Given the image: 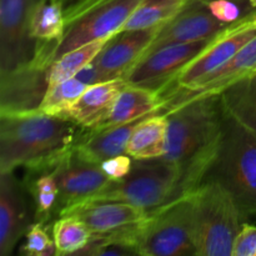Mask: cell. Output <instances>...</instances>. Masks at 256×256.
I'll use <instances>...</instances> for the list:
<instances>
[{
    "mask_svg": "<svg viewBox=\"0 0 256 256\" xmlns=\"http://www.w3.org/2000/svg\"><path fill=\"white\" fill-rule=\"evenodd\" d=\"M165 115L169 125L162 159L176 165L180 172L176 199L194 192L204 182L222 140L224 109L220 95H214L188 102Z\"/></svg>",
    "mask_w": 256,
    "mask_h": 256,
    "instance_id": "obj_1",
    "label": "cell"
},
{
    "mask_svg": "<svg viewBox=\"0 0 256 256\" xmlns=\"http://www.w3.org/2000/svg\"><path fill=\"white\" fill-rule=\"evenodd\" d=\"M84 128L40 110L0 114V174L19 166L29 175L52 172L72 149Z\"/></svg>",
    "mask_w": 256,
    "mask_h": 256,
    "instance_id": "obj_2",
    "label": "cell"
},
{
    "mask_svg": "<svg viewBox=\"0 0 256 256\" xmlns=\"http://www.w3.org/2000/svg\"><path fill=\"white\" fill-rule=\"evenodd\" d=\"M205 182L224 188L245 222L256 218V136L225 112L219 149Z\"/></svg>",
    "mask_w": 256,
    "mask_h": 256,
    "instance_id": "obj_3",
    "label": "cell"
},
{
    "mask_svg": "<svg viewBox=\"0 0 256 256\" xmlns=\"http://www.w3.org/2000/svg\"><path fill=\"white\" fill-rule=\"evenodd\" d=\"M192 232L196 255L232 256L245 219L232 195L214 182H205L190 194Z\"/></svg>",
    "mask_w": 256,
    "mask_h": 256,
    "instance_id": "obj_4",
    "label": "cell"
},
{
    "mask_svg": "<svg viewBox=\"0 0 256 256\" xmlns=\"http://www.w3.org/2000/svg\"><path fill=\"white\" fill-rule=\"evenodd\" d=\"M125 234L138 255H196L192 242L190 195L176 198L148 212L144 220L125 228Z\"/></svg>",
    "mask_w": 256,
    "mask_h": 256,
    "instance_id": "obj_5",
    "label": "cell"
},
{
    "mask_svg": "<svg viewBox=\"0 0 256 256\" xmlns=\"http://www.w3.org/2000/svg\"><path fill=\"white\" fill-rule=\"evenodd\" d=\"M176 165L164 159L134 160L132 169L124 179L112 182L88 202H122L146 212L172 202L179 184Z\"/></svg>",
    "mask_w": 256,
    "mask_h": 256,
    "instance_id": "obj_6",
    "label": "cell"
},
{
    "mask_svg": "<svg viewBox=\"0 0 256 256\" xmlns=\"http://www.w3.org/2000/svg\"><path fill=\"white\" fill-rule=\"evenodd\" d=\"M54 52L52 46L38 45L29 62L0 72V114L39 110L49 88L48 72L55 59Z\"/></svg>",
    "mask_w": 256,
    "mask_h": 256,
    "instance_id": "obj_7",
    "label": "cell"
},
{
    "mask_svg": "<svg viewBox=\"0 0 256 256\" xmlns=\"http://www.w3.org/2000/svg\"><path fill=\"white\" fill-rule=\"evenodd\" d=\"M256 36V9L228 24L209 40L205 49L188 62L162 90L185 88L224 65Z\"/></svg>",
    "mask_w": 256,
    "mask_h": 256,
    "instance_id": "obj_8",
    "label": "cell"
},
{
    "mask_svg": "<svg viewBox=\"0 0 256 256\" xmlns=\"http://www.w3.org/2000/svg\"><path fill=\"white\" fill-rule=\"evenodd\" d=\"M256 72V36L248 42L232 59L194 84L160 92L162 108L158 112L168 114L182 105L206 96L220 95L235 82Z\"/></svg>",
    "mask_w": 256,
    "mask_h": 256,
    "instance_id": "obj_9",
    "label": "cell"
},
{
    "mask_svg": "<svg viewBox=\"0 0 256 256\" xmlns=\"http://www.w3.org/2000/svg\"><path fill=\"white\" fill-rule=\"evenodd\" d=\"M142 0H106L68 25L55 59L86 42L112 38L122 32L125 22Z\"/></svg>",
    "mask_w": 256,
    "mask_h": 256,
    "instance_id": "obj_10",
    "label": "cell"
},
{
    "mask_svg": "<svg viewBox=\"0 0 256 256\" xmlns=\"http://www.w3.org/2000/svg\"><path fill=\"white\" fill-rule=\"evenodd\" d=\"M36 0H0V72L32 59L35 40L29 35L30 12Z\"/></svg>",
    "mask_w": 256,
    "mask_h": 256,
    "instance_id": "obj_11",
    "label": "cell"
},
{
    "mask_svg": "<svg viewBox=\"0 0 256 256\" xmlns=\"http://www.w3.org/2000/svg\"><path fill=\"white\" fill-rule=\"evenodd\" d=\"M209 40L166 45L149 52L125 75V82L162 92L188 62L205 49Z\"/></svg>",
    "mask_w": 256,
    "mask_h": 256,
    "instance_id": "obj_12",
    "label": "cell"
},
{
    "mask_svg": "<svg viewBox=\"0 0 256 256\" xmlns=\"http://www.w3.org/2000/svg\"><path fill=\"white\" fill-rule=\"evenodd\" d=\"M52 172L59 188V198L54 209L55 215L72 205L88 202L112 182L99 164L82 159L74 149Z\"/></svg>",
    "mask_w": 256,
    "mask_h": 256,
    "instance_id": "obj_13",
    "label": "cell"
},
{
    "mask_svg": "<svg viewBox=\"0 0 256 256\" xmlns=\"http://www.w3.org/2000/svg\"><path fill=\"white\" fill-rule=\"evenodd\" d=\"M226 25L210 12L204 2L190 0L176 16L160 28L144 55L166 45L209 40Z\"/></svg>",
    "mask_w": 256,
    "mask_h": 256,
    "instance_id": "obj_14",
    "label": "cell"
},
{
    "mask_svg": "<svg viewBox=\"0 0 256 256\" xmlns=\"http://www.w3.org/2000/svg\"><path fill=\"white\" fill-rule=\"evenodd\" d=\"M160 28L122 30L112 35L92 62L110 80L124 79L125 75L142 59L159 32Z\"/></svg>",
    "mask_w": 256,
    "mask_h": 256,
    "instance_id": "obj_15",
    "label": "cell"
},
{
    "mask_svg": "<svg viewBox=\"0 0 256 256\" xmlns=\"http://www.w3.org/2000/svg\"><path fill=\"white\" fill-rule=\"evenodd\" d=\"M26 190L12 172L0 174V256L12 254L30 226Z\"/></svg>",
    "mask_w": 256,
    "mask_h": 256,
    "instance_id": "obj_16",
    "label": "cell"
},
{
    "mask_svg": "<svg viewBox=\"0 0 256 256\" xmlns=\"http://www.w3.org/2000/svg\"><path fill=\"white\" fill-rule=\"evenodd\" d=\"M148 212L122 202H84L66 208L58 216L82 220L92 234H105L134 225L146 218Z\"/></svg>",
    "mask_w": 256,
    "mask_h": 256,
    "instance_id": "obj_17",
    "label": "cell"
},
{
    "mask_svg": "<svg viewBox=\"0 0 256 256\" xmlns=\"http://www.w3.org/2000/svg\"><path fill=\"white\" fill-rule=\"evenodd\" d=\"M125 85L126 82L122 78L92 85L70 109L59 116L72 120L84 129H95L109 116Z\"/></svg>",
    "mask_w": 256,
    "mask_h": 256,
    "instance_id": "obj_18",
    "label": "cell"
},
{
    "mask_svg": "<svg viewBox=\"0 0 256 256\" xmlns=\"http://www.w3.org/2000/svg\"><path fill=\"white\" fill-rule=\"evenodd\" d=\"M140 120L118 126L82 129L74 152L82 159L99 165L110 158L126 154L130 135Z\"/></svg>",
    "mask_w": 256,
    "mask_h": 256,
    "instance_id": "obj_19",
    "label": "cell"
},
{
    "mask_svg": "<svg viewBox=\"0 0 256 256\" xmlns=\"http://www.w3.org/2000/svg\"><path fill=\"white\" fill-rule=\"evenodd\" d=\"M160 108H162L160 92L126 82L124 89L118 95L109 116L98 128L129 124L155 114L159 112Z\"/></svg>",
    "mask_w": 256,
    "mask_h": 256,
    "instance_id": "obj_20",
    "label": "cell"
},
{
    "mask_svg": "<svg viewBox=\"0 0 256 256\" xmlns=\"http://www.w3.org/2000/svg\"><path fill=\"white\" fill-rule=\"evenodd\" d=\"M168 125V115L159 112L140 120L130 135L126 154L134 160L162 159L166 150Z\"/></svg>",
    "mask_w": 256,
    "mask_h": 256,
    "instance_id": "obj_21",
    "label": "cell"
},
{
    "mask_svg": "<svg viewBox=\"0 0 256 256\" xmlns=\"http://www.w3.org/2000/svg\"><path fill=\"white\" fill-rule=\"evenodd\" d=\"M66 30L64 9L59 0H36L30 12L29 35L35 42L59 46Z\"/></svg>",
    "mask_w": 256,
    "mask_h": 256,
    "instance_id": "obj_22",
    "label": "cell"
},
{
    "mask_svg": "<svg viewBox=\"0 0 256 256\" xmlns=\"http://www.w3.org/2000/svg\"><path fill=\"white\" fill-rule=\"evenodd\" d=\"M220 102L225 114L256 136V72L222 92Z\"/></svg>",
    "mask_w": 256,
    "mask_h": 256,
    "instance_id": "obj_23",
    "label": "cell"
},
{
    "mask_svg": "<svg viewBox=\"0 0 256 256\" xmlns=\"http://www.w3.org/2000/svg\"><path fill=\"white\" fill-rule=\"evenodd\" d=\"M109 39L110 38H104V39H98L94 42H86V44L82 45L76 49L65 52L62 56L56 58L52 62L49 72H48L49 86L56 84V82L75 78V75L80 70L84 69L88 64H90L96 58V55L102 52V49L105 46Z\"/></svg>",
    "mask_w": 256,
    "mask_h": 256,
    "instance_id": "obj_24",
    "label": "cell"
},
{
    "mask_svg": "<svg viewBox=\"0 0 256 256\" xmlns=\"http://www.w3.org/2000/svg\"><path fill=\"white\" fill-rule=\"evenodd\" d=\"M190 0H142L122 30L162 26L176 16Z\"/></svg>",
    "mask_w": 256,
    "mask_h": 256,
    "instance_id": "obj_25",
    "label": "cell"
},
{
    "mask_svg": "<svg viewBox=\"0 0 256 256\" xmlns=\"http://www.w3.org/2000/svg\"><path fill=\"white\" fill-rule=\"evenodd\" d=\"M56 254H78L84 249L92 238V232L82 220L74 216H60L52 225Z\"/></svg>",
    "mask_w": 256,
    "mask_h": 256,
    "instance_id": "obj_26",
    "label": "cell"
},
{
    "mask_svg": "<svg viewBox=\"0 0 256 256\" xmlns=\"http://www.w3.org/2000/svg\"><path fill=\"white\" fill-rule=\"evenodd\" d=\"M88 88L86 84L76 78L50 85L39 110L50 115H62L78 102Z\"/></svg>",
    "mask_w": 256,
    "mask_h": 256,
    "instance_id": "obj_27",
    "label": "cell"
},
{
    "mask_svg": "<svg viewBox=\"0 0 256 256\" xmlns=\"http://www.w3.org/2000/svg\"><path fill=\"white\" fill-rule=\"evenodd\" d=\"M32 185H28V190L34 196L35 202V222H48L54 212L59 188L52 172H45L36 174Z\"/></svg>",
    "mask_w": 256,
    "mask_h": 256,
    "instance_id": "obj_28",
    "label": "cell"
},
{
    "mask_svg": "<svg viewBox=\"0 0 256 256\" xmlns=\"http://www.w3.org/2000/svg\"><path fill=\"white\" fill-rule=\"evenodd\" d=\"M25 256H50L56 254L54 239H52L42 222L30 224L25 232V242L20 249Z\"/></svg>",
    "mask_w": 256,
    "mask_h": 256,
    "instance_id": "obj_29",
    "label": "cell"
},
{
    "mask_svg": "<svg viewBox=\"0 0 256 256\" xmlns=\"http://www.w3.org/2000/svg\"><path fill=\"white\" fill-rule=\"evenodd\" d=\"M204 2L210 12L224 24H232L256 9L250 5V2H239L234 0H208Z\"/></svg>",
    "mask_w": 256,
    "mask_h": 256,
    "instance_id": "obj_30",
    "label": "cell"
},
{
    "mask_svg": "<svg viewBox=\"0 0 256 256\" xmlns=\"http://www.w3.org/2000/svg\"><path fill=\"white\" fill-rule=\"evenodd\" d=\"M132 164L134 159L130 155L122 154L105 160L100 164V166L112 182H119L132 172Z\"/></svg>",
    "mask_w": 256,
    "mask_h": 256,
    "instance_id": "obj_31",
    "label": "cell"
},
{
    "mask_svg": "<svg viewBox=\"0 0 256 256\" xmlns=\"http://www.w3.org/2000/svg\"><path fill=\"white\" fill-rule=\"evenodd\" d=\"M232 256H256V226L244 222L234 240Z\"/></svg>",
    "mask_w": 256,
    "mask_h": 256,
    "instance_id": "obj_32",
    "label": "cell"
},
{
    "mask_svg": "<svg viewBox=\"0 0 256 256\" xmlns=\"http://www.w3.org/2000/svg\"><path fill=\"white\" fill-rule=\"evenodd\" d=\"M62 4V9H64L65 15V22L68 25L72 24V22L84 15L92 8L98 6V5L102 4L106 0H59Z\"/></svg>",
    "mask_w": 256,
    "mask_h": 256,
    "instance_id": "obj_33",
    "label": "cell"
},
{
    "mask_svg": "<svg viewBox=\"0 0 256 256\" xmlns=\"http://www.w3.org/2000/svg\"><path fill=\"white\" fill-rule=\"evenodd\" d=\"M75 78L79 79L80 82H84V84H86L88 86L100 84V82H110L109 78H108L92 62H90V64H88L84 69L80 70V72L75 75Z\"/></svg>",
    "mask_w": 256,
    "mask_h": 256,
    "instance_id": "obj_34",
    "label": "cell"
},
{
    "mask_svg": "<svg viewBox=\"0 0 256 256\" xmlns=\"http://www.w3.org/2000/svg\"><path fill=\"white\" fill-rule=\"evenodd\" d=\"M249 2L252 8H256V0H249Z\"/></svg>",
    "mask_w": 256,
    "mask_h": 256,
    "instance_id": "obj_35",
    "label": "cell"
},
{
    "mask_svg": "<svg viewBox=\"0 0 256 256\" xmlns=\"http://www.w3.org/2000/svg\"><path fill=\"white\" fill-rule=\"evenodd\" d=\"M202 2H208V0H202ZM234 2H249V0H234Z\"/></svg>",
    "mask_w": 256,
    "mask_h": 256,
    "instance_id": "obj_36",
    "label": "cell"
}]
</instances>
